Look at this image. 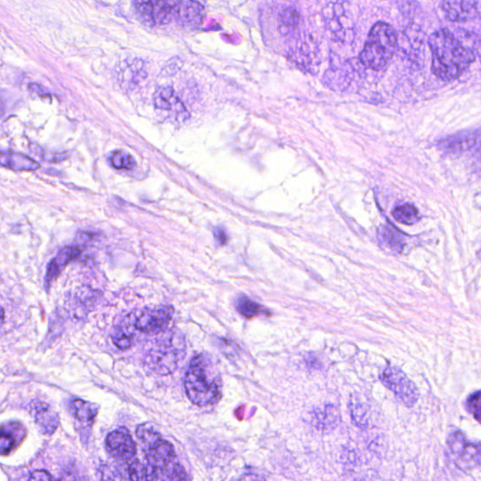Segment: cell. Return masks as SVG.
I'll return each instance as SVG.
<instances>
[{
	"instance_id": "cell-1",
	"label": "cell",
	"mask_w": 481,
	"mask_h": 481,
	"mask_svg": "<svg viewBox=\"0 0 481 481\" xmlns=\"http://www.w3.org/2000/svg\"><path fill=\"white\" fill-rule=\"evenodd\" d=\"M429 45L432 57V72L444 81L460 77L474 62V45L448 29L432 34Z\"/></svg>"
},
{
	"instance_id": "cell-2",
	"label": "cell",
	"mask_w": 481,
	"mask_h": 481,
	"mask_svg": "<svg viewBox=\"0 0 481 481\" xmlns=\"http://www.w3.org/2000/svg\"><path fill=\"white\" fill-rule=\"evenodd\" d=\"M222 378L216 363L206 354L191 360L185 379L188 399L198 406L216 404L222 394Z\"/></svg>"
},
{
	"instance_id": "cell-3",
	"label": "cell",
	"mask_w": 481,
	"mask_h": 481,
	"mask_svg": "<svg viewBox=\"0 0 481 481\" xmlns=\"http://www.w3.org/2000/svg\"><path fill=\"white\" fill-rule=\"evenodd\" d=\"M398 37L390 25L378 22L370 30L359 60L363 66L374 70L387 67L396 52Z\"/></svg>"
},
{
	"instance_id": "cell-4",
	"label": "cell",
	"mask_w": 481,
	"mask_h": 481,
	"mask_svg": "<svg viewBox=\"0 0 481 481\" xmlns=\"http://www.w3.org/2000/svg\"><path fill=\"white\" fill-rule=\"evenodd\" d=\"M185 356V339L181 334L171 332L164 336L148 352L146 362L156 374L167 375L177 367Z\"/></svg>"
},
{
	"instance_id": "cell-5",
	"label": "cell",
	"mask_w": 481,
	"mask_h": 481,
	"mask_svg": "<svg viewBox=\"0 0 481 481\" xmlns=\"http://www.w3.org/2000/svg\"><path fill=\"white\" fill-rule=\"evenodd\" d=\"M137 437L143 445L148 465L160 473L161 480L163 470L175 460L174 447L148 424L138 426Z\"/></svg>"
},
{
	"instance_id": "cell-6",
	"label": "cell",
	"mask_w": 481,
	"mask_h": 481,
	"mask_svg": "<svg viewBox=\"0 0 481 481\" xmlns=\"http://www.w3.org/2000/svg\"><path fill=\"white\" fill-rule=\"evenodd\" d=\"M155 18L159 24H168L176 19L181 25L196 27L203 21V7L195 0H157Z\"/></svg>"
},
{
	"instance_id": "cell-7",
	"label": "cell",
	"mask_w": 481,
	"mask_h": 481,
	"mask_svg": "<svg viewBox=\"0 0 481 481\" xmlns=\"http://www.w3.org/2000/svg\"><path fill=\"white\" fill-rule=\"evenodd\" d=\"M379 377L382 384L406 406H415L419 402V392L417 385L399 367L391 365L385 366Z\"/></svg>"
},
{
	"instance_id": "cell-8",
	"label": "cell",
	"mask_w": 481,
	"mask_h": 481,
	"mask_svg": "<svg viewBox=\"0 0 481 481\" xmlns=\"http://www.w3.org/2000/svg\"><path fill=\"white\" fill-rule=\"evenodd\" d=\"M174 309L170 306L147 307L135 320L138 331L148 335H158L166 331L172 320Z\"/></svg>"
},
{
	"instance_id": "cell-9",
	"label": "cell",
	"mask_w": 481,
	"mask_h": 481,
	"mask_svg": "<svg viewBox=\"0 0 481 481\" xmlns=\"http://www.w3.org/2000/svg\"><path fill=\"white\" fill-rule=\"evenodd\" d=\"M442 10L452 22L481 19V0H443Z\"/></svg>"
},
{
	"instance_id": "cell-10",
	"label": "cell",
	"mask_w": 481,
	"mask_h": 481,
	"mask_svg": "<svg viewBox=\"0 0 481 481\" xmlns=\"http://www.w3.org/2000/svg\"><path fill=\"white\" fill-rule=\"evenodd\" d=\"M105 447L112 457L119 460H129L137 454V445L125 428L110 432L105 440Z\"/></svg>"
},
{
	"instance_id": "cell-11",
	"label": "cell",
	"mask_w": 481,
	"mask_h": 481,
	"mask_svg": "<svg viewBox=\"0 0 481 481\" xmlns=\"http://www.w3.org/2000/svg\"><path fill=\"white\" fill-rule=\"evenodd\" d=\"M153 101H155L156 109L168 112L176 119L185 120L189 117L185 105L177 96L172 88L162 87L156 90Z\"/></svg>"
},
{
	"instance_id": "cell-12",
	"label": "cell",
	"mask_w": 481,
	"mask_h": 481,
	"mask_svg": "<svg viewBox=\"0 0 481 481\" xmlns=\"http://www.w3.org/2000/svg\"><path fill=\"white\" fill-rule=\"evenodd\" d=\"M35 422L44 434H52L60 426V417L49 404L35 402L31 405Z\"/></svg>"
},
{
	"instance_id": "cell-13",
	"label": "cell",
	"mask_w": 481,
	"mask_h": 481,
	"mask_svg": "<svg viewBox=\"0 0 481 481\" xmlns=\"http://www.w3.org/2000/svg\"><path fill=\"white\" fill-rule=\"evenodd\" d=\"M448 445L454 454L481 465V445L470 442L462 432H456L450 435Z\"/></svg>"
},
{
	"instance_id": "cell-14",
	"label": "cell",
	"mask_w": 481,
	"mask_h": 481,
	"mask_svg": "<svg viewBox=\"0 0 481 481\" xmlns=\"http://www.w3.org/2000/svg\"><path fill=\"white\" fill-rule=\"evenodd\" d=\"M1 454L8 455L22 442L25 437L24 427L18 422H9L2 425L1 428Z\"/></svg>"
},
{
	"instance_id": "cell-15",
	"label": "cell",
	"mask_w": 481,
	"mask_h": 481,
	"mask_svg": "<svg viewBox=\"0 0 481 481\" xmlns=\"http://www.w3.org/2000/svg\"><path fill=\"white\" fill-rule=\"evenodd\" d=\"M80 253H81V249L77 246H68V248H63L59 255L50 263L49 268H47V278H45L47 285L49 287L53 281L59 276L62 269L70 261L79 256Z\"/></svg>"
},
{
	"instance_id": "cell-16",
	"label": "cell",
	"mask_w": 481,
	"mask_h": 481,
	"mask_svg": "<svg viewBox=\"0 0 481 481\" xmlns=\"http://www.w3.org/2000/svg\"><path fill=\"white\" fill-rule=\"evenodd\" d=\"M0 162L3 167L12 168L14 170H36L40 165L24 155L14 153H2L0 156Z\"/></svg>"
},
{
	"instance_id": "cell-17",
	"label": "cell",
	"mask_w": 481,
	"mask_h": 481,
	"mask_svg": "<svg viewBox=\"0 0 481 481\" xmlns=\"http://www.w3.org/2000/svg\"><path fill=\"white\" fill-rule=\"evenodd\" d=\"M313 421L319 430H334L339 422V413L333 405H327L324 410L315 413Z\"/></svg>"
},
{
	"instance_id": "cell-18",
	"label": "cell",
	"mask_w": 481,
	"mask_h": 481,
	"mask_svg": "<svg viewBox=\"0 0 481 481\" xmlns=\"http://www.w3.org/2000/svg\"><path fill=\"white\" fill-rule=\"evenodd\" d=\"M70 410L80 422H90L97 415V408L85 400L75 399L70 402Z\"/></svg>"
},
{
	"instance_id": "cell-19",
	"label": "cell",
	"mask_w": 481,
	"mask_h": 481,
	"mask_svg": "<svg viewBox=\"0 0 481 481\" xmlns=\"http://www.w3.org/2000/svg\"><path fill=\"white\" fill-rule=\"evenodd\" d=\"M475 143L474 135L471 133H459L443 140L442 147L450 152H463L472 147Z\"/></svg>"
},
{
	"instance_id": "cell-20",
	"label": "cell",
	"mask_w": 481,
	"mask_h": 481,
	"mask_svg": "<svg viewBox=\"0 0 481 481\" xmlns=\"http://www.w3.org/2000/svg\"><path fill=\"white\" fill-rule=\"evenodd\" d=\"M393 218L404 225H413L419 220V213L413 204L398 206L392 211Z\"/></svg>"
},
{
	"instance_id": "cell-21",
	"label": "cell",
	"mask_w": 481,
	"mask_h": 481,
	"mask_svg": "<svg viewBox=\"0 0 481 481\" xmlns=\"http://www.w3.org/2000/svg\"><path fill=\"white\" fill-rule=\"evenodd\" d=\"M350 410H351L352 419L354 425L362 428V429L369 427L370 415L366 405L362 404L359 400L352 399L351 404H350Z\"/></svg>"
},
{
	"instance_id": "cell-22",
	"label": "cell",
	"mask_w": 481,
	"mask_h": 481,
	"mask_svg": "<svg viewBox=\"0 0 481 481\" xmlns=\"http://www.w3.org/2000/svg\"><path fill=\"white\" fill-rule=\"evenodd\" d=\"M236 309L246 318H254L259 315L266 313L265 309L246 296H242L236 303Z\"/></svg>"
},
{
	"instance_id": "cell-23",
	"label": "cell",
	"mask_w": 481,
	"mask_h": 481,
	"mask_svg": "<svg viewBox=\"0 0 481 481\" xmlns=\"http://www.w3.org/2000/svg\"><path fill=\"white\" fill-rule=\"evenodd\" d=\"M137 14L145 24L153 26L155 24V3L153 0H135Z\"/></svg>"
},
{
	"instance_id": "cell-24",
	"label": "cell",
	"mask_w": 481,
	"mask_h": 481,
	"mask_svg": "<svg viewBox=\"0 0 481 481\" xmlns=\"http://www.w3.org/2000/svg\"><path fill=\"white\" fill-rule=\"evenodd\" d=\"M109 162L116 170H132L135 167V161L129 153L117 151L112 153Z\"/></svg>"
},
{
	"instance_id": "cell-25",
	"label": "cell",
	"mask_w": 481,
	"mask_h": 481,
	"mask_svg": "<svg viewBox=\"0 0 481 481\" xmlns=\"http://www.w3.org/2000/svg\"><path fill=\"white\" fill-rule=\"evenodd\" d=\"M381 237L393 250L400 252L404 249V243H402V239H400L399 234L393 231L392 229L387 228V226L382 229Z\"/></svg>"
},
{
	"instance_id": "cell-26",
	"label": "cell",
	"mask_w": 481,
	"mask_h": 481,
	"mask_svg": "<svg viewBox=\"0 0 481 481\" xmlns=\"http://www.w3.org/2000/svg\"><path fill=\"white\" fill-rule=\"evenodd\" d=\"M188 476L186 474L185 470L179 463H170L168 467L163 470L161 480H188Z\"/></svg>"
},
{
	"instance_id": "cell-27",
	"label": "cell",
	"mask_w": 481,
	"mask_h": 481,
	"mask_svg": "<svg viewBox=\"0 0 481 481\" xmlns=\"http://www.w3.org/2000/svg\"><path fill=\"white\" fill-rule=\"evenodd\" d=\"M299 19H300V15L294 8H287L279 15V23H281L282 26L287 27V29L296 27L297 25H298Z\"/></svg>"
},
{
	"instance_id": "cell-28",
	"label": "cell",
	"mask_w": 481,
	"mask_h": 481,
	"mask_svg": "<svg viewBox=\"0 0 481 481\" xmlns=\"http://www.w3.org/2000/svg\"><path fill=\"white\" fill-rule=\"evenodd\" d=\"M128 480H148V465L140 462L131 463L127 469Z\"/></svg>"
},
{
	"instance_id": "cell-29",
	"label": "cell",
	"mask_w": 481,
	"mask_h": 481,
	"mask_svg": "<svg viewBox=\"0 0 481 481\" xmlns=\"http://www.w3.org/2000/svg\"><path fill=\"white\" fill-rule=\"evenodd\" d=\"M112 341L117 348L125 351V350L129 349L132 346L133 336L129 332L125 331V329L122 328L115 332V334L112 336Z\"/></svg>"
},
{
	"instance_id": "cell-30",
	"label": "cell",
	"mask_w": 481,
	"mask_h": 481,
	"mask_svg": "<svg viewBox=\"0 0 481 481\" xmlns=\"http://www.w3.org/2000/svg\"><path fill=\"white\" fill-rule=\"evenodd\" d=\"M468 411L481 424V392L475 393L467 400Z\"/></svg>"
},
{
	"instance_id": "cell-31",
	"label": "cell",
	"mask_w": 481,
	"mask_h": 481,
	"mask_svg": "<svg viewBox=\"0 0 481 481\" xmlns=\"http://www.w3.org/2000/svg\"><path fill=\"white\" fill-rule=\"evenodd\" d=\"M29 480H55L49 472L45 470H36L30 473Z\"/></svg>"
},
{
	"instance_id": "cell-32",
	"label": "cell",
	"mask_w": 481,
	"mask_h": 481,
	"mask_svg": "<svg viewBox=\"0 0 481 481\" xmlns=\"http://www.w3.org/2000/svg\"><path fill=\"white\" fill-rule=\"evenodd\" d=\"M213 235H215L216 240L221 244H225L226 243V235L223 229L216 228L215 231H213Z\"/></svg>"
}]
</instances>
